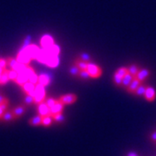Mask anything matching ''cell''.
Returning <instances> with one entry per match:
<instances>
[{"label":"cell","mask_w":156,"mask_h":156,"mask_svg":"<svg viewBox=\"0 0 156 156\" xmlns=\"http://www.w3.org/2000/svg\"><path fill=\"white\" fill-rule=\"evenodd\" d=\"M46 97V90L45 87L41 84H36L35 87V93H34V103L37 104L45 101Z\"/></svg>","instance_id":"1"},{"label":"cell","mask_w":156,"mask_h":156,"mask_svg":"<svg viewBox=\"0 0 156 156\" xmlns=\"http://www.w3.org/2000/svg\"><path fill=\"white\" fill-rule=\"evenodd\" d=\"M16 59H17L18 62L23 63L24 65H28L29 63L30 62V61L32 59H31V56L30 55L28 50H27V46L23 47L22 49L20 50V51L17 54V57H16Z\"/></svg>","instance_id":"2"},{"label":"cell","mask_w":156,"mask_h":156,"mask_svg":"<svg viewBox=\"0 0 156 156\" xmlns=\"http://www.w3.org/2000/svg\"><path fill=\"white\" fill-rule=\"evenodd\" d=\"M87 71L89 73L90 78H94V79L100 77L101 76V72H102L101 69L99 66H97L96 64H94V63H90V62L88 65Z\"/></svg>","instance_id":"3"},{"label":"cell","mask_w":156,"mask_h":156,"mask_svg":"<svg viewBox=\"0 0 156 156\" xmlns=\"http://www.w3.org/2000/svg\"><path fill=\"white\" fill-rule=\"evenodd\" d=\"M58 100L63 105H70L77 101V96L75 94H67V95H62Z\"/></svg>","instance_id":"4"},{"label":"cell","mask_w":156,"mask_h":156,"mask_svg":"<svg viewBox=\"0 0 156 156\" xmlns=\"http://www.w3.org/2000/svg\"><path fill=\"white\" fill-rule=\"evenodd\" d=\"M40 44L42 45V48L45 49V48H48L50 45L54 44L55 42H54V38L50 36V35H44L42 37L41 41H40Z\"/></svg>","instance_id":"5"},{"label":"cell","mask_w":156,"mask_h":156,"mask_svg":"<svg viewBox=\"0 0 156 156\" xmlns=\"http://www.w3.org/2000/svg\"><path fill=\"white\" fill-rule=\"evenodd\" d=\"M27 50H28L30 56H31V59H32V60H33V59L36 60L37 56H38L39 51H40L41 49L39 48L37 45L33 44H30L27 46Z\"/></svg>","instance_id":"6"},{"label":"cell","mask_w":156,"mask_h":156,"mask_svg":"<svg viewBox=\"0 0 156 156\" xmlns=\"http://www.w3.org/2000/svg\"><path fill=\"white\" fill-rule=\"evenodd\" d=\"M37 112H38V115H40L42 117L50 115V108L47 106L45 101L39 103L38 106H37Z\"/></svg>","instance_id":"7"},{"label":"cell","mask_w":156,"mask_h":156,"mask_svg":"<svg viewBox=\"0 0 156 156\" xmlns=\"http://www.w3.org/2000/svg\"><path fill=\"white\" fill-rule=\"evenodd\" d=\"M22 87L23 91L26 94V95H32L34 97V93H35V87H36V84L31 83L30 82H27L23 84Z\"/></svg>","instance_id":"8"},{"label":"cell","mask_w":156,"mask_h":156,"mask_svg":"<svg viewBox=\"0 0 156 156\" xmlns=\"http://www.w3.org/2000/svg\"><path fill=\"white\" fill-rule=\"evenodd\" d=\"M59 62H60V60H59V57H58V56L50 55L49 57L47 58V60H46L45 64L50 68H56L58 66Z\"/></svg>","instance_id":"9"},{"label":"cell","mask_w":156,"mask_h":156,"mask_svg":"<svg viewBox=\"0 0 156 156\" xmlns=\"http://www.w3.org/2000/svg\"><path fill=\"white\" fill-rule=\"evenodd\" d=\"M144 97L147 101H154L156 97V93L153 87H147Z\"/></svg>","instance_id":"10"},{"label":"cell","mask_w":156,"mask_h":156,"mask_svg":"<svg viewBox=\"0 0 156 156\" xmlns=\"http://www.w3.org/2000/svg\"><path fill=\"white\" fill-rule=\"evenodd\" d=\"M150 76V71L148 69H140L138 73L136 74V76H134V78H136L137 80H139L140 83L144 82L147 78L148 77Z\"/></svg>","instance_id":"11"},{"label":"cell","mask_w":156,"mask_h":156,"mask_svg":"<svg viewBox=\"0 0 156 156\" xmlns=\"http://www.w3.org/2000/svg\"><path fill=\"white\" fill-rule=\"evenodd\" d=\"M28 81V76L26 75V73L24 72V70H23V72H19L17 74V78H16V80L14 82L17 84H18L19 86H23L25 83H27Z\"/></svg>","instance_id":"12"},{"label":"cell","mask_w":156,"mask_h":156,"mask_svg":"<svg viewBox=\"0 0 156 156\" xmlns=\"http://www.w3.org/2000/svg\"><path fill=\"white\" fill-rule=\"evenodd\" d=\"M63 108H64V105L59 101V100L57 101L56 104L54 106H52L50 108V115H56V114H59V113H62L63 111Z\"/></svg>","instance_id":"13"},{"label":"cell","mask_w":156,"mask_h":156,"mask_svg":"<svg viewBox=\"0 0 156 156\" xmlns=\"http://www.w3.org/2000/svg\"><path fill=\"white\" fill-rule=\"evenodd\" d=\"M141 83H140L139 80H137L136 78H134L133 81L131 82V83L129 84V86H128L126 89H127V91L129 92L130 94H134L135 91H136V89H137V88H138Z\"/></svg>","instance_id":"14"},{"label":"cell","mask_w":156,"mask_h":156,"mask_svg":"<svg viewBox=\"0 0 156 156\" xmlns=\"http://www.w3.org/2000/svg\"><path fill=\"white\" fill-rule=\"evenodd\" d=\"M49 56H50V54L46 51V50L45 49H41L40 50V51H39V54L38 56H37V61L39 62H41V63H44V64H45V62H46V60H47V58L49 57Z\"/></svg>","instance_id":"15"},{"label":"cell","mask_w":156,"mask_h":156,"mask_svg":"<svg viewBox=\"0 0 156 156\" xmlns=\"http://www.w3.org/2000/svg\"><path fill=\"white\" fill-rule=\"evenodd\" d=\"M45 50L50 55H53V56H59L60 51H61L60 47L57 44H56L50 45L48 48H45Z\"/></svg>","instance_id":"16"},{"label":"cell","mask_w":156,"mask_h":156,"mask_svg":"<svg viewBox=\"0 0 156 156\" xmlns=\"http://www.w3.org/2000/svg\"><path fill=\"white\" fill-rule=\"evenodd\" d=\"M25 110H26V108L24 105H19V106L16 107L13 110H12V113L15 116V119L17 118H19L21 117L25 113Z\"/></svg>","instance_id":"17"},{"label":"cell","mask_w":156,"mask_h":156,"mask_svg":"<svg viewBox=\"0 0 156 156\" xmlns=\"http://www.w3.org/2000/svg\"><path fill=\"white\" fill-rule=\"evenodd\" d=\"M38 83L43 86H48L50 83V78L46 74H41L38 76Z\"/></svg>","instance_id":"18"},{"label":"cell","mask_w":156,"mask_h":156,"mask_svg":"<svg viewBox=\"0 0 156 156\" xmlns=\"http://www.w3.org/2000/svg\"><path fill=\"white\" fill-rule=\"evenodd\" d=\"M42 119L43 117L41 116L40 115H37L36 116H33L32 118H30L29 120V124L30 126H33V127H37L39 125H42Z\"/></svg>","instance_id":"19"},{"label":"cell","mask_w":156,"mask_h":156,"mask_svg":"<svg viewBox=\"0 0 156 156\" xmlns=\"http://www.w3.org/2000/svg\"><path fill=\"white\" fill-rule=\"evenodd\" d=\"M89 63V62H88L83 61V60H81L80 58H77V59L75 61V62H74V64H75L76 66H77L80 70H87V68H88Z\"/></svg>","instance_id":"20"},{"label":"cell","mask_w":156,"mask_h":156,"mask_svg":"<svg viewBox=\"0 0 156 156\" xmlns=\"http://www.w3.org/2000/svg\"><path fill=\"white\" fill-rule=\"evenodd\" d=\"M133 79H134V76H131V75L128 73V75H126V76L122 78V87L124 88V89H127L128 86H129V84L131 83V82L133 81Z\"/></svg>","instance_id":"21"},{"label":"cell","mask_w":156,"mask_h":156,"mask_svg":"<svg viewBox=\"0 0 156 156\" xmlns=\"http://www.w3.org/2000/svg\"><path fill=\"white\" fill-rule=\"evenodd\" d=\"M53 121L54 120H53L51 115H46V116H43V119H42V125L44 126V127H50L52 122H53Z\"/></svg>","instance_id":"22"},{"label":"cell","mask_w":156,"mask_h":156,"mask_svg":"<svg viewBox=\"0 0 156 156\" xmlns=\"http://www.w3.org/2000/svg\"><path fill=\"white\" fill-rule=\"evenodd\" d=\"M2 120L5 121V122H11V121L15 120V116H14L12 111H8V110H6V111L4 113L3 116H2Z\"/></svg>","instance_id":"23"},{"label":"cell","mask_w":156,"mask_h":156,"mask_svg":"<svg viewBox=\"0 0 156 156\" xmlns=\"http://www.w3.org/2000/svg\"><path fill=\"white\" fill-rule=\"evenodd\" d=\"M10 81L8 76V69H4V72L2 74V76L0 78V85H5Z\"/></svg>","instance_id":"24"},{"label":"cell","mask_w":156,"mask_h":156,"mask_svg":"<svg viewBox=\"0 0 156 156\" xmlns=\"http://www.w3.org/2000/svg\"><path fill=\"white\" fill-rule=\"evenodd\" d=\"M146 89H147V86L144 85V84L141 83L139 87L137 88L135 93H134V95H138V96H142V95H144V94H145Z\"/></svg>","instance_id":"25"},{"label":"cell","mask_w":156,"mask_h":156,"mask_svg":"<svg viewBox=\"0 0 156 156\" xmlns=\"http://www.w3.org/2000/svg\"><path fill=\"white\" fill-rule=\"evenodd\" d=\"M118 76H120L121 77H124L126 75H128V68L126 67H122V68H119L118 69H117L116 71H115Z\"/></svg>","instance_id":"26"},{"label":"cell","mask_w":156,"mask_h":156,"mask_svg":"<svg viewBox=\"0 0 156 156\" xmlns=\"http://www.w3.org/2000/svg\"><path fill=\"white\" fill-rule=\"evenodd\" d=\"M9 106V101L6 100L5 102L0 104V119H2V116L4 115V113L7 110V108Z\"/></svg>","instance_id":"27"},{"label":"cell","mask_w":156,"mask_h":156,"mask_svg":"<svg viewBox=\"0 0 156 156\" xmlns=\"http://www.w3.org/2000/svg\"><path fill=\"white\" fill-rule=\"evenodd\" d=\"M53 120L56 122H63L65 121V117L62 115V113H59V114H56L52 115Z\"/></svg>","instance_id":"28"},{"label":"cell","mask_w":156,"mask_h":156,"mask_svg":"<svg viewBox=\"0 0 156 156\" xmlns=\"http://www.w3.org/2000/svg\"><path fill=\"white\" fill-rule=\"evenodd\" d=\"M113 81H114V83L118 87H122V77H121L120 76H118L116 73L114 74V76H113Z\"/></svg>","instance_id":"29"},{"label":"cell","mask_w":156,"mask_h":156,"mask_svg":"<svg viewBox=\"0 0 156 156\" xmlns=\"http://www.w3.org/2000/svg\"><path fill=\"white\" fill-rule=\"evenodd\" d=\"M140 70V69L136 65H131V66H129L128 67V72L129 74L131 75V76H136V74L138 73V71Z\"/></svg>","instance_id":"30"},{"label":"cell","mask_w":156,"mask_h":156,"mask_svg":"<svg viewBox=\"0 0 156 156\" xmlns=\"http://www.w3.org/2000/svg\"><path fill=\"white\" fill-rule=\"evenodd\" d=\"M69 73L70 75H72L73 76H79V73H80V69L77 66H76L75 64L72 65L70 69H69Z\"/></svg>","instance_id":"31"},{"label":"cell","mask_w":156,"mask_h":156,"mask_svg":"<svg viewBox=\"0 0 156 156\" xmlns=\"http://www.w3.org/2000/svg\"><path fill=\"white\" fill-rule=\"evenodd\" d=\"M23 102H24V104H26L28 106L31 105L32 103H34V97L32 95H26L23 98Z\"/></svg>","instance_id":"32"},{"label":"cell","mask_w":156,"mask_h":156,"mask_svg":"<svg viewBox=\"0 0 156 156\" xmlns=\"http://www.w3.org/2000/svg\"><path fill=\"white\" fill-rule=\"evenodd\" d=\"M17 74H18V72H17L14 69H11L8 70V76H9V79L11 81H15L16 80V78L17 76Z\"/></svg>","instance_id":"33"},{"label":"cell","mask_w":156,"mask_h":156,"mask_svg":"<svg viewBox=\"0 0 156 156\" xmlns=\"http://www.w3.org/2000/svg\"><path fill=\"white\" fill-rule=\"evenodd\" d=\"M28 82H30L31 83L33 84H37L38 83V76L37 75V73H33L31 76H29V81Z\"/></svg>","instance_id":"34"},{"label":"cell","mask_w":156,"mask_h":156,"mask_svg":"<svg viewBox=\"0 0 156 156\" xmlns=\"http://www.w3.org/2000/svg\"><path fill=\"white\" fill-rule=\"evenodd\" d=\"M57 101L56 99H54V98H48V99H45V103L47 104V106L49 107V108H51L52 106H54L55 104H56V102H57Z\"/></svg>","instance_id":"35"},{"label":"cell","mask_w":156,"mask_h":156,"mask_svg":"<svg viewBox=\"0 0 156 156\" xmlns=\"http://www.w3.org/2000/svg\"><path fill=\"white\" fill-rule=\"evenodd\" d=\"M78 77L82 78V79H84V80H86V79H89L90 78L89 76V73L87 70H80V73H79V76Z\"/></svg>","instance_id":"36"},{"label":"cell","mask_w":156,"mask_h":156,"mask_svg":"<svg viewBox=\"0 0 156 156\" xmlns=\"http://www.w3.org/2000/svg\"><path fill=\"white\" fill-rule=\"evenodd\" d=\"M79 58H80L81 60H83V61L88 62H89V61H90V56H89L87 53H83V54H81L80 56H79Z\"/></svg>","instance_id":"37"},{"label":"cell","mask_w":156,"mask_h":156,"mask_svg":"<svg viewBox=\"0 0 156 156\" xmlns=\"http://www.w3.org/2000/svg\"><path fill=\"white\" fill-rule=\"evenodd\" d=\"M7 65V60H5L3 58H0V68H2L3 69H5Z\"/></svg>","instance_id":"38"},{"label":"cell","mask_w":156,"mask_h":156,"mask_svg":"<svg viewBox=\"0 0 156 156\" xmlns=\"http://www.w3.org/2000/svg\"><path fill=\"white\" fill-rule=\"evenodd\" d=\"M6 100H8L7 98H6L5 95H3L2 94H0V104L1 103H3V102H5Z\"/></svg>","instance_id":"39"},{"label":"cell","mask_w":156,"mask_h":156,"mask_svg":"<svg viewBox=\"0 0 156 156\" xmlns=\"http://www.w3.org/2000/svg\"><path fill=\"white\" fill-rule=\"evenodd\" d=\"M151 140H152L153 141L156 142V131L155 132H154V133H152V134H151Z\"/></svg>","instance_id":"40"},{"label":"cell","mask_w":156,"mask_h":156,"mask_svg":"<svg viewBox=\"0 0 156 156\" xmlns=\"http://www.w3.org/2000/svg\"><path fill=\"white\" fill-rule=\"evenodd\" d=\"M128 156H138V154L135 152H130L128 154Z\"/></svg>","instance_id":"41"},{"label":"cell","mask_w":156,"mask_h":156,"mask_svg":"<svg viewBox=\"0 0 156 156\" xmlns=\"http://www.w3.org/2000/svg\"><path fill=\"white\" fill-rule=\"evenodd\" d=\"M3 72H4V69H3L2 68H0V78H1V76H2V74H3Z\"/></svg>","instance_id":"42"}]
</instances>
